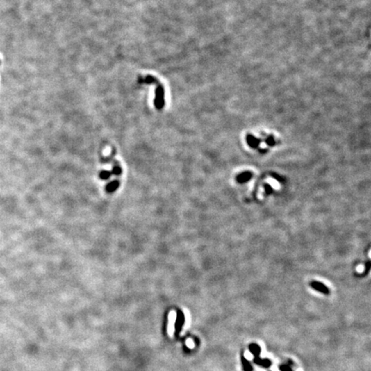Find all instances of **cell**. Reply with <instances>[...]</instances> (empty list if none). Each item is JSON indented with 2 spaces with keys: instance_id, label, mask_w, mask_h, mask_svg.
I'll list each match as a JSON object with an SVG mask.
<instances>
[{
  "instance_id": "cell-1",
  "label": "cell",
  "mask_w": 371,
  "mask_h": 371,
  "mask_svg": "<svg viewBox=\"0 0 371 371\" xmlns=\"http://www.w3.org/2000/svg\"><path fill=\"white\" fill-rule=\"evenodd\" d=\"M156 98H155V106L157 109H162L165 106V90L162 83L156 79Z\"/></svg>"
},
{
  "instance_id": "cell-2",
  "label": "cell",
  "mask_w": 371,
  "mask_h": 371,
  "mask_svg": "<svg viewBox=\"0 0 371 371\" xmlns=\"http://www.w3.org/2000/svg\"><path fill=\"white\" fill-rule=\"evenodd\" d=\"M177 316L178 317H177V320H176V324H175V331H176L175 334L176 335H178V334L180 333L181 329V327H182V325L184 323V316L182 315V313L181 312H179Z\"/></svg>"
},
{
  "instance_id": "cell-3",
  "label": "cell",
  "mask_w": 371,
  "mask_h": 371,
  "mask_svg": "<svg viewBox=\"0 0 371 371\" xmlns=\"http://www.w3.org/2000/svg\"><path fill=\"white\" fill-rule=\"evenodd\" d=\"M312 286L317 290H319V291H320V292H323V293H326V294H327L329 291H328V290H327V288L324 285V284H322V283H318V282H314L313 283H312Z\"/></svg>"
},
{
  "instance_id": "cell-4",
  "label": "cell",
  "mask_w": 371,
  "mask_h": 371,
  "mask_svg": "<svg viewBox=\"0 0 371 371\" xmlns=\"http://www.w3.org/2000/svg\"><path fill=\"white\" fill-rule=\"evenodd\" d=\"M250 177H251V174H247V173H246V174H242V175H241V176H239V181H241V182L246 181H247Z\"/></svg>"
},
{
  "instance_id": "cell-5",
  "label": "cell",
  "mask_w": 371,
  "mask_h": 371,
  "mask_svg": "<svg viewBox=\"0 0 371 371\" xmlns=\"http://www.w3.org/2000/svg\"><path fill=\"white\" fill-rule=\"evenodd\" d=\"M117 187H118V182L113 181V183H111V184H109V185H108V191H109V192L114 191Z\"/></svg>"
},
{
  "instance_id": "cell-6",
  "label": "cell",
  "mask_w": 371,
  "mask_h": 371,
  "mask_svg": "<svg viewBox=\"0 0 371 371\" xmlns=\"http://www.w3.org/2000/svg\"><path fill=\"white\" fill-rule=\"evenodd\" d=\"M109 174H110L109 173H108V172H105V173H103V174H102V175H101V176H102L103 178H108V177L109 176Z\"/></svg>"
}]
</instances>
